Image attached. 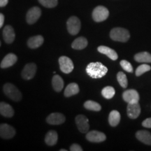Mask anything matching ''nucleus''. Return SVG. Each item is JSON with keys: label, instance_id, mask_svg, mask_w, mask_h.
Returning a JSON list of instances; mask_svg holds the SVG:
<instances>
[{"label": "nucleus", "instance_id": "obj_1", "mask_svg": "<svg viewBox=\"0 0 151 151\" xmlns=\"http://www.w3.org/2000/svg\"><path fill=\"white\" fill-rule=\"evenodd\" d=\"M108 69L101 62H91L86 67V72L92 78H100L106 74Z\"/></svg>", "mask_w": 151, "mask_h": 151}, {"label": "nucleus", "instance_id": "obj_2", "mask_svg": "<svg viewBox=\"0 0 151 151\" xmlns=\"http://www.w3.org/2000/svg\"><path fill=\"white\" fill-rule=\"evenodd\" d=\"M110 37L112 40L119 42H127L130 38V34L127 29L122 27H116L111 29Z\"/></svg>", "mask_w": 151, "mask_h": 151}, {"label": "nucleus", "instance_id": "obj_3", "mask_svg": "<svg viewBox=\"0 0 151 151\" xmlns=\"http://www.w3.org/2000/svg\"><path fill=\"white\" fill-rule=\"evenodd\" d=\"M4 92L9 99L14 101H19L22 99V94L14 85L11 83H6L3 88Z\"/></svg>", "mask_w": 151, "mask_h": 151}, {"label": "nucleus", "instance_id": "obj_4", "mask_svg": "<svg viewBox=\"0 0 151 151\" xmlns=\"http://www.w3.org/2000/svg\"><path fill=\"white\" fill-rule=\"evenodd\" d=\"M109 11L106 7L103 6H98L93 10L92 18L95 22H103L108 18Z\"/></svg>", "mask_w": 151, "mask_h": 151}, {"label": "nucleus", "instance_id": "obj_5", "mask_svg": "<svg viewBox=\"0 0 151 151\" xmlns=\"http://www.w3.org/2000/svg\"><path fill=\"white\" fill-rule=\"evenodd\" d=\"M67 30L71 35H76L81 30V20L76 16H71L67 22Z\"/></svg>", "mask_w": 151, "mask_h": 151}, {"label": "nucleus", "instance_id": "obj_6", "mask_svg": "<svg viewBox=\"0 0 151 151\" xmlns=\"http://www.w3.org/2000/svg\"><path fill=\"white\" fill-rule=\"evenodd\" d=\"M60 70L65 73H70L73 69V64L70 58L66 56H62L59 58Z\"/></svg>", "mask_w": 151, "mask_h": 151}, {"label": "nucleus", "instance_id": "obj_7", "mask_svg": "<svg viewBox=\"0 0 151 151\" xmlns=\"http://www.w3.org/2000/svg\"><path fill=\"white\" fill-rule=\"evenodd\" d=\"M41 15V10L37 6H34L27 11L26 15V20L29 24H35L39 20Z\"/></svg>", "mask_w": 151, "mask_h": 151}, {"label": "nucleus", "instance_id": "obj_8", "mask_svg": "<svg viewBox=\"0 0 151 151\" xmlns=\"http://www.w3.org/2000/svg\"><path fill=\"white\" fill-rule=\"evenodd\" d=\"M16 134V129L8 124H0V137L4 139H12Z\"/></svg>", "mask_w": 151, "mask_h": 151}, {"label": "nucleus", "instance_id": "obj_9", "mask_svg": "<svg viewBox=\"0 0 151 151\" xmlns=\"http://www.w3.org/2000/svg\"><path fill=\"white\" fill-rule=\"evenodd\" d=\"M37 73V65L35 63H29L24 66L21 76L24 80H31Z\"/></svg>", "mask_w": 151, "mask_h": 151}, {"label": "nucleus", "instance_id": "obj_10", "mask_svg": "<svg viewBox=\"0 0 151 151\" xmlns=\"http://www.w3.org/2000/svg\"><path fill=\"white\" fill-rule=\"evenodd\" d=\"M122 98L124 101L128 104L137 103L140 99L138 92L133 89H129L124 91L122 94Z\"/></svg>", "mask_w": 151, "mask_h": 151}, {"label": "nucleus", "instance_id": "obj_11", "mask_svg": "<svg viewBox=\"0 0 151 151\" xmlns=\"http://www.w3.org/2000/svg\"><path fill=\"white\" fill-rule=\"evenodd\" d=\"M76 123L77 127L81 133H87L90 129L88 119L84 115H78L76 118Z\"/></svg>", "mask_w": 151, "mask_h": 151}, {"label": "nucleus", "instance_id": "obj_12", "mask_svg": "<svg viewBox=\"0 0 151 151\" xmlns=\"http://www.w3.org/2000/svg\"><path fill=\"white\" fill-rule=\"evenodd\" d=\"M86 139L90 142L100 143L104 141L106 139V137L102 132L92 130V131L87 133Z\"/></svg>", "mask_w": 151, "mask_h": 151}, {"label": "nucleus", "instance_id": "obj_13", "mask_svg": "<svg viewBox=\"0 0 151 151\" xmlns=\"http://www.w3.org/2000/svg\"><path fill=\"white\" fill-rule=\"evenodd\" d=\"M65 116L62 113H52L47 117L46 121L48 124L52 125H58L65 122Z\"/></svg>", "mask_w": 151, "mask_h": 151}, {"label": "nucleus", "instance_id": "obj_14", "mask_svg": "<svg viewBox=\"0 0 151 151\" xmlns=\"http://www.w3.org/2000/svg\"><path fill=\"white\" fill-rule=\"evenodd\" d=\"M127 116L131 119H136L141 113V106L139 102L128 104L127 108Z\"/></svg>", "mask_w": 151, "mask_h": 151}, {"label": "nucleus", "instance_id": "obj_15", "mask_svg": "<svg viewBox=\"0 0 151 151\" xmlns=\"http://www.w3.org/2000/svg\"><path fill=\"white\" fill-rule=\"evenodd\" d=\"M3 38L5 42L8 44L14 42L15 38H16V34H15L14 29L12 26H5L3 30Z\"/></svg>", "mask_w": 151, "mask_h": 151}, {"label": "nucleus", "instance_id": "obj_16", "mask_svg": "<svg viewBox=\"0 0 151 151\" xmlns=\"http://www.w3.org/2000/svg\"><path fill=\"white\" fill-rule=\"evenodd\" d=\"M18 60V58L16 55L14 53H9L6 55L0 64V67L2 69L9 68L16 64V62Z\"/></svg>", "mask_w": 151, "mask_h": 151}, {"label": "nucleus", "instance_id": "obj_17", "mask_svg": "<svg viewBox=\"0 0 151 151\" xmlns=\"http://www.w3.org/2000/svg\"><path fill=\"white\" fill-rule=\"evenodd\" d=\"M136 137L145 144L151 146V133L146 130H140L136 133Z\"/></svg>", "mask_w": 151, "mask_h": 151}, {"label": "nucleus", "instance_id": "obj_18", "mask_svg": "<svg viewBox=\"0 0 151 151\" xmlns=\"http://www.w3.org/2000/svg\"><path fill=\"white\" fill-rule=\"evenodd\" d=\"M0 114L6 118H11L14 115L13 107L6 102H0Z\"/></svg>", "mask_w": 151, "mask_h": 151}, {"label": "nucleus", "instance_id": "obj_19", "mask_svg": "<svg viewBox=\"0 0 151 151\" xmlns=\"http://www.w3.org/2000/svg\"><path fill=\"white\" fill-rule=\"evenodd\" d=\"M97 50L100 53L104 54L108 58H110L112 60H118V55L117 52L115 51L112 48H109V47L104 46H100L97 48Z\"/></svg>", "mask_w": 151, "mask_h": 151}, {"label": "nucleus", "instance_id": "obj_20", "mask_svg": "<svg viewBox=\"0 0 151 151\" xmlns=\"http://www.w3.org/2000/svg\"><path fill=\"white\" fill-rule=\"evenodd\" d=\"M44 39L43 37L41 35L35 36V37H30L27 41V46L29 48L35 49L40 47L43 43Z\"/></svg>", "mask_w": 151, "mask_h": 151}, {"label": "nucleus", "instance_id": "obj_21", "mask_svg": "<svg viewBox=\"0 0 151 151\" xmlns=\"http://www.w3.org/2000/svg\"><path fill=\"white\" fill-rule=\"evenodd\" d=\"M88 42L86 38L81 37L76 39L73 41L72 44H71V47H72V48L75 49V50H83V49L86 48L88 46Z\"/></svg>", "mask_w": 151, "mask_h": 151}, {"label": "nucleus", "instance_id": "obj_22", "mask_svg": "<svg viewBox=\"0 0 151 151\" xmlns=\"http://www.w3.org/2000/svg\"><path fill=\"white\" fill-rule=\"evenodd\" d=\"M58 134L57 132L54 130H50L46 134L45 137V142L48 146H55L58 142Z\"/></svg>", "mask_w": 151, "mask_h": 151}, {"label": "nucleus", "instance_id": "obj_23", "mask_svg": "<svg viewBox=\"0 0 151 151\" xmlns=\"http://www.w3.org/2000/svg\"><path fill=\"white\" fill-rule=\"evenodd\" d=\"M79 87L78 84L75 83H71L66 87L64 94L66 97H70L71 96L77 94L79 92Z\"/></svg>", "mask_w": 151, "mask_h": 151}, {"label": "nucleus", "instance_id": "obj_24", "mask_svg": "<svg viewBox=\"0 0 151 151\" xmlns=\"http://www.w3.org/2000/svg\"><path fill=\"white\" fill-rule=\"evenodd\" d=\"M52 85L53 89L56 92H59L62 91V90L64 88V81L62 78V77L59 75L53 76L52 79Z\"/></svg>", "mask_w": 151, "mask_h": 151}, {"label": "nucleus", "instance_id": "obj_25", "mask_svg": "<svg viewBox=\"0 0 151 151\" xmlns=\"http://www.w3.org/2000/svg\"><path fill=\"white\" fill-rule=\"evenodd\" d=\"M134 60L138 62L142 63H150L151 54L148 52H141L134 55Z\"/></svg>", "mask_w": 151, "mask_h": 151}, {"label": "nucleus", "instance_id": "obj_26", "mask_svg": "<svg viewBox=\"0 0 151 151\" xmlns=\"http://www.w3.org/2000/svg\"><path fill=\"white\" fill-rule=\"evenodd\" d=\"M120 121V114L118 111L113 110L111 111L109 116V122L111 126L116 127Z\"/></svg>", "mask_w": 151, "mask_h": 151}, {"label": "nucleus", "instance_id": "obj_27", "mask_svg": "<svg viewBox=\"0 0 151 151\" xmlns=\"http://www.w3.org/2000/svg\"><path fill=\"white\" fill-rule=\"evenodd\" d=\"M84 107L88 110L93 111H99L101 109V106L99 104L96 102V101H92V100H88V101H86L84 103Z\"/></svg>", "mask_w": 151, "mask_h": 151}, {"label": "nucleus", "instance_id": "obj_28", "mask_svg": "<svg viewBox=\"0 0 151 151\" xmlns=\"http://www.w3.org/2000/svg\"><path fill=\"white\" fill-rule=\"evenodd\" d=\"M115 93H116V91H115V89L111 86H106L104 88H103V90H101V94L102 96L106 99H111L114 97Z\"/></svg>", "mask_w": 151, "mask_h": 151}, {"label": "nucleus", "instance_id": "obj_29", "mask_svg": "<svg viewBox=\"0 0 151 151\" xmlns=\"http://www.w3.org/2000/svg\"><path fill=\"white\" fill-rule=\"evenodd\" d=\"M117 79H118V81L119 84L120 85V86L123 88H126L127 87L128 85V81L126 75L124 74L123 72L122 71H120V72L118 73L117 74Z\"/></svg>", "mask_w": 151, "mask_h": 151}, {"label": "nucleus", "instance_id": "obj_30", "mask_svg": "<svg viewBox=\"0 0 151 151\" xmlns=\"http://www.w3.org/2000/svg\"><path fill=\"white\" fill-rule=\"evenodd\" d=\"M151 69V67L148 65H141L139 66V67H137V69H136L135 71V74L137 76H140L142 74H143L144 73L148 72V71H150Z\"/></svg>", "mask_w": 151, "mask_h": 151}, {"label": "nucleus", "instance_id": "obj_31", "mask_svg": "<svg viewBox=\"0 0 151 151\" xmlns=\"http://www.w3.org/2000/svg\"><path fill=\"white\" fill-rule=\"evenodd\" d=\"M39 3L46 8H54L58 5V0H39Z\"/></svg>", "mask_w": 151, "mask_h": 151}, {"label": "nucleus", "instance_id": "obj_32", "mask_svg": "<svg viewBox=\"0 0 151 151\" xmlns=\"http://www.w3.org/2000/svg\"><path fill=\"white\" fill-rule=\"evenodd\" d=\"M120 65H121L122 69H123L124 70H125L126 71H127V72L129 73L133 72V67H132V66L131 64H130V62L127 61V60H121V61H120Z\"/></svg>", "mask_w": 151, "mask_h": 151}, {"label": "nucleus", "instance_id": "obj_33", "mask_svg": "<svg viewBox=\"0 0 151 151\" xmlns=\"http://www.w3.org/2000/svg\"><path fill=\"white\" fill-rule=\"evenodd\" d=\"M143 127L146 128H151V118H147L145 120H143L142 122Z\"/></svg>", "mask_w": 151, "mask_h": 151}, {"label": "nucleus", "instance_id": "obj_34", "mask_svg": "<svg viewBox=\"0 0 151 151\" xmlns=\"http://www.w3.org/2000/svg\"><path fill=\"white\" fill-rule=\"evenodd\" d=\"M70 150L71 151H83V148L77 143H73L70 147Z\"/></svg>", "mask_w": 151, "mask_h": 151}, {"label": "nucleus", "instance_id": "obj_35", "mask_svg": "<svg viewBox=\"0 0 151 151\" xmlns=\"http://www.w3.org/2000/svg\"><path fill=\"white\" fill-rule=\"evenodd\" d=\"M4 22V16L2 14H0V28L3 26Z\"/></svg>", "mask_w": 151, "mask_h": 151}, {"label": "nucleus", "instance_id": "obj_36", "mask_svg": "<svg viewBox=\"0 0 151 151\" xmlns=\"http://www.w3.org/2000/svg\"><path fill=\"white\" fill-rule=\"evenodd\" d=\"M9 0H0V7H4L7 5Z\"/></svg>", "mask_w": 151, "mask_h": 151}, {"label": "nucleus", "instance_id": "obj_37", "mask_svg": "<svg viewBox=\"0 0 151 151\" xmlns=\"http://www.w3.org/2000/svg\"><path fill=\"white\" fill-rule=\"evenodd\" d=\"M60 151H67V150H66V149H61Z\"/></svg>", "mask_w": 151, "mask_h": 151}, {"label": "nucleus", "instance_id": "obj_38", "mask_svg": "<svg viewBox=\"0 0 151 151\" xmlns=\"http://www.w3.org/2000/svg\"><path fill=\"white\" fill-rule=\"evenodd\" d=\"M0 46H1V41H0Z\"/></svg>", "mask_w": 151, "mask_h": 151}]
</instances>
